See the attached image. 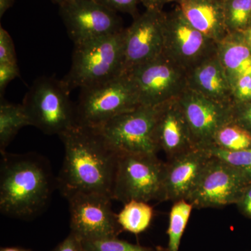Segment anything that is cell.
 <instances>
[{"label":"cell","mask_w":251,"mask_h":251,"mask_svg":"<svg viewBox=\"0 0 251 251\" xmlns=\"http://www.w3.org/2000/svg\"><path fill=\"white\" fill-rule=\"evenodd\" d=\"M15 4V0H0V18L4 16L5 13L12 7Z\"/></svg>","instance_id":"obj_35"},{"label":"cell","mask_w":251,"mask_h":251,"mask_svg":"<svg viewBox=\"0 0 251 251\" xmlns=\"http://www.w3.org/2000/svg\"><path fill=\"white\" fill-rule=\"evenodd\" d=\"M30 126L25 110L22 104H14L1 99L0 104V151L5 150L12 141L18 131Z\"/></svg>","instance_id":"obj_20"},{"label":"cell","mask_w":251,"mask_h":251,"mask_svg":"<svg viewBox=\"0 0 251 251\" xmlns=\"http://www.w3.org/2000/svg\"><path fill=\"white\" fill-rule=\"evenodd\" d=\"M216 55L231 87L241 77L251 74V49L242 33H230L218 42Z\"/></svg>","instance_id":"obj_19"},{"label":"cell","mask_w":251,"mask_h":251,"mask_svg":"<svg viewBox=\"0 0 251 251\" xmlns=\"http://www.w3.org/2000/svg\"><path fill=\"white\" fill-rule=\"evenodd\" d=\"M243 36H244V39H245L246 42L247 43L248 45L250 46L251 49V25L250 27L248 28L247 30L242 33Z\"/></svg>","instance_id":"obj_36"},{"label":"cell","mask_w":251,"mask_h":251,"mask_svg":"<svg viewBox=\"0 0 251 251\" xmlns=\"http://www.w3.org/2000/svg\"><path fill=\"white\" fill-rule=\"evenodd\" d=\"M232 103L251 100V74L241 77L232 86Z\"/></svg>","instance_id":"obj_30"},{"label":"cell","mask_w":251,"mask_h":251,"mask_svg":"<svg viewBox=\"0 0 251 251\" xmlns=\"http://www.w3.org/2000/svg\"><path fill=\"white\" fill-rule=\"evenodd\" d=\"M134 81L140 103L158 106L178 99L188 88V72L164 54L128 73Z\"/></svg>","instance_id":"obj_9"},{"label":"cell","mask_w":251,"mask_h":251,"mask_svg":"<svg viewBox=\"0 0 251 251\" xmlns=\"http://www.w3.org/2000/svg\"><path fill=\"white\" fill-rule=\"evenodd\" d=\"M176 0H142V4L146 9L163 10V6Z\"/></svg>","instance_id":"obj_34"},{"label":"cell","mask_w":251,"mask_h":251,"mask_svg":"<svg viewBox=\"0 0 251 251\" xmlns=\"http://www.w3.org/2000/svg\"><path fill=\"white\" fill-rule=\"evenodd\" d=\"M205 150L211 156L226 162L251 180V148L237 151H226L214 147Z\"/></svg>","instance_id":"obj_25"},{"label":"cell","mask_w":251,"mask_h":251,"mask_svg":"<svg viewBox=\"0 0 251 251\" xmlns=\"http://www.w3.org/2000/svg\"><path fill=\"white\" fill-rule=\"evenodd\" d=\"M72 234L80 241L116 237L117 214L112 210L110 196L99 193H77L67 197Z\"/></svg>","instance_id":"obj_12"},{"label":"cell","mask_w":251,"mask_h":251,"mask_svg":"<svg viewBox=\"0 0 251 251\" xmlns=\"http://www.w3.org/2000/svg\"><path fill=\"white\" fill-rule=\"evenodd\" d=\"M211 147L229 151L251 148V134L240 126L230 122L220 128L214 136Z\"/></svg>","instance_id":"obj_23"},{"label":"cell","mask_w":251,"mask_h":251,"mask_svg":"<svg viewBox=\"0 0 251 251\" xmlns=\"http://www.w3.org/2000/svg\"><path fill=\"white\" fill-rule=\"evenodd\" d=\"M1 251H28L23 250V249H17V248H6V249H1Z\"/></svg>","instance_id":"obj_37"},{"label":"cell","mask_w":251,"mask_h":251,"mask_svg":"<svg viewBox=\"0 0 251 251\" xmlns=\"http://www.w3.org/2000/svg\"><path fill=\"white\" fill-rule=\"evenodd\" d=\"M188 88L215 101L232 103V87L217 55L188 71Z\"/></svg>","instance_id":"obj_17"},{"label":"cell","mask_w":251,"mask_h":251,"mask_svg":"<svg viewBox=\"0 0 251 251\" xmlns=\"http://www.w3.org/2000/svg\"><path fill=\"white\" fill-rule=\"evenodd\" d=\"M166 163L156 154H118L112 200L162 202Z\"/></svg>","instance_id":"obj_6"},{"label":"cell","mask_w":251,"mask_h":251,"mask_svg":"<svg viewBox=\"0 0 251 251\" xmlns=\"http://www.w3.org/2000/svg\"><path fill=\"white\" fill-rule=\"evenodd\" d=\"M211 158L205 150L194 148L168 160L163 181V201L187 200Z\"/></svg>","instance_id":"obj_15"},{"label":"cell","mask_w":251,"mask_h":251,"mask_svg":"<svg viewBox=\"0 0 251 251\" xmlns=\"http://www.w3.org/2000/svg\"><path fill=\"white\" fill-rule=\"evenodd\" d=\"M81 242L85 251H155V249L130 244L117 239V237L81 241Z\"/></svg>","instance_id":"obj_26"},{"label":"cell","mask_w":251,"mask_h":251,"mask_svg":"<svg viewBox=\"0 0 251 251\" xmlns=\"http://www.w3.org/2000/svg\"><path fill=\"white\" fill-rule=\"evenodd\" d=\"M232 122L240 126L251 134V100L232 103Z\"/></svg>","instance_id":"obj_27"},{"label":"cell","mask_w":251,"mask_h":251,"mask_svg":"<svg viewBox=\"0 0 251 251\" xmlns=\"http://www.w3.org/2000/svg\"><path fill=\"white\" fill-rule=\"evenodd\" d=\"M125 29L74 45L72 67L62 79L69 90L90 87L124 74Z\"/></svg>","instance_id":"obj_3"},{"label":"cell","mask_w":251,"mask_h":251,"mask_svg":"<svg viewBox=\"0 0 251 251\" xmlns=\"http://www.w3.org/2000/svg\"><path fill=\"white\" fill-rule=\"evenodd\" d=\"M236 205L243 216L251 219V184L243 193Z\"/></svg>","instance_id":"obj_32"},{"label":"cell","mask_w":251,"mask_h":251,"mask_svg":"<svg viewBox=\"0 0 251 251\" xmlns=\"http://www.w3.org/2000/svg\"><path fill=\"white\" fill-rule=\"evenodd\" d=\"M140 105L139 95L130 74L80 89L75 105V125L98 128L114 117Z\"/></svg>","instance_id":"obj_4"},{"label":"cell","mask_w":251,"mask_h":251,"mask_svg":"<svg viewBox=\"0 0 251 251\" xmlns=\"http://www.w3.org/2000/svg\"><path fill=\"white\" fill-rule=\"evenodd\" d=\"M59 137L64 158L58 184L64 197L85 193L111 198L118 154L97 130L75 125Z\"/></svg>","instance_id":"obj_1"},{"label":"cell","mask_w":251,"mask_h":251,"mask_svg":"<svg viewBox=\"0 0 251 251\" xmlns=\"http://www.w3.org/2000/svg\"><path fill=\"white\" fill-rule=\"evenodd\" d=\"M218 1H221V2H224V1H226V0H218Z\"/></svg>","instance_id":"obj_40"},{"label":"cell","mask_w":251,"mask_h":251,"mask_svg":"<svg viewBox=\"0 0 251 251\" xmlns=\"http://www.w3.org/2000/svg\"><path fill=\"white\" fill-rule=\"evenodd\" d=\"M99 4L115 11L130 15L134 18L139 16L138 6L142 0H95Z\"/></svg>","instance_id":"obj_28"},{"label":"cell","mask_w":251,"mask_h":251,"mask_svg":"<svg viewBox=\"0 0 251 251\" xmlns=\"http://www.w3.org/2000/svg\"><path fill=\"white\" fill-rule=\"evenodd\" d=\"M165 18L163 10L146 9L125 29L124 74L163 54Z\"/></svg>","instance_id":"obj_13"},{"label":"cell","mask_w":251,"mask_h":251,"mask_svg":"<svg viewBox=\"0 0 251 251\" xmlns=\"http://www.w3.org/2000/svg\"><path fill=\"white\" fill-rule=\"evenodd\" d=\"M54 251H85L80 239L71 234Z\"/></svg>","instance_id":"obj_33"},{"label":"cell","mask_w":251,"mask_h":251,"mask_svg":"<svg viewBox=\"0 0 251 251\" xmlns=\"http://www.w3.org/2000/svg\"><path fill=\"white\" fill-rule=\"evenodd\" d=\"M0 210L6 215L27 219L40 213L52 191L49 168L31 154L1 153Z\"/></svg>","instance_id":"obj_2"},{"label":"cell","mask_w":251,"mask_h":251,"mask_svg":"<svg viewBox=\"0 0 251 251\" xmlns=\"http://www.w3.org/2000/svg\"><path fill=\"white\" fill-rule=\"evenodd\" d=\"M178 100L196 148H211L220 128L232 122V103L215 101L188 88Z\"/></svg>","instance_id":"obj_14"},{"label":"cell","mask_w":251,"mask_h":251,"mask_svg":"<svg viewBox=\"0 0 251 251\" xmlns=\"http://www.w3.org/2000/svg\"><path fill=\"white\" fill-rule=\"evenodd\" d=\"M153 216L152 206L143 201H131L125 203L117 214V222L127 232L139 234L148 228Z\"/></svg>","instance_id":"obj_21"},{"label":"cell","mask_w":251,"mask_h":251,"mask_svg":"<svg viewBox=\"0 0 251 251\" xmlns=\"http://www.w3.org/2000/svg\"><path fill=\"white\" fill-rule=\"evenodd\" d=\"M225 24L230 33H244L251 25V0H226L223 2Z\"/></svg>","instance_id":"obj_24"},{"label":"cell","mask_w":251,"mask_h":251,"mask_svg":"<svg viewBox=\"0 0 251 251\" xmlns=\"http://www.w3.org/2000/svg\"><path fill=\"white\" fill-rule=\"evenodd\" d=\"M51 1H52V2L59 5L61 2H62V0H51Z\"/></svg>","instance_id":"obj_39"},{"label":"cell","mask_w":251,"mask_h":251,"mask_svg":"<svg viewBox=\"0 0 251 251\" xmlns=\"http://www.w3.org/2000/svg\"><path fill=\"white\" fill-rule=\"evenodd\" d=\"M17 63L14 41L9 32L0 27V64Z\"/></svg>","instance_id":"obj_29"},{"label":"cell","mask_w":251,"mask_h":251,"mask_svg":"<svg viewBox=\"0 0 251 251\" xmlns=\"http://www.w3.org/2000/svg\"><path fill=\"white\" fill-rule=\"evenodd\" d=\"M59 11L74 45L125 29L117 12L95 0H62Z\"/></svg>","instance_id":"obj_11"},{"label":"cell","mask_w":251,"mask_h":251,"mask_svg":"<svg viewBox=\"0 0 251 251\" xmlns=\"http://www.w3.org/2000/svg\"><path fill=\"white\" fill-rule=\"evenodd\" d=\"M217 43L193 27L177 6L166 13L163 54L187 71L216 54Z\"/></svg>","instance_id":"obj_10"},{"label":"cell","mask_w":251,"mask_h":251,"mask_svg":"<svg viewBox=\"0 0 251 251\" xmlns=\"http://www.w3.org/2000/svg\"><path fill=\"white\" fill-rule=\"evenodd\" d=\"M188 23L216 43L228 34L225 24L224 4L218 0H176Z\"/></svg>","instance_id":"obj_18"},{"label":"cell","mask_w":251,"mask_h":251,"mask_svg":"<svg viewBox=\"0 0 251 251\" xmlns=\"http://www.w3.org/2000/svg\"><path fill=\"white\" fill-rule=\"evenodd\" d=\"M161 105H140L94 128L117 154H156L160 151L156 130Z\"/></svg>","instance_id":"obj_7"},{"label":"cell","mask_w":251,"mask_h":251,"mask_svg":"<svg viewBox=\"0 0 251 251\" xmlns=\"http://www.w3.org/2000/svg\"><path fill=\"white\" fill-rule=\"evenodd\" d=\"M251 180L223 160L211 156L186 201L196 209L236 204Z\"/></svg>","instance_id":"obj_8"},{"label":"cell","mask_w":251,"mask_h":251,"mask_svg":"<svg viewBox=\"0 0 251 251\" xmlns=\"http://www.w3.org/2000/svg\"><path fill=\"white\" fill-rule=\"evenodd\" d=\"M63 80L36 79L25 95L23 106L30 126L47 135H60L75 125V106Z\"/></svg>","instance_id":"obj_5"},{"label":"cell","mask_w":251,"mask_h":251,"mask_svg":"<svg viewBox=\"0 0 251 251\" xmlns=\"http://www.w3.org/2000/svg\"><path fill=\"white\" fill-rule=\"evenodd\" d=\"M156 133L159 150L168 160L196 148L178 99L162 104Z\"/></svg>","instance_id":"obj_16"},{"label":"cell","mask_w":251,"mask_h":251,"mask_svg":"<svg viewBox=\"0 0 251 251\" xmlns=\"http://www.w3.org/2000/svg\"><path fill=\"white\" fill-rule=\"evenodd\" d=\"M20 76V69L18 63L0 64V94L1 97L10 82Z\"/></svg>","instance_id":"obj_31"},{"label":"cell","mask_w":251,"mask_h":251,"mask_svg":"<svg viewBox=\"0 0 251 251\" xmlns=\"http://www.w3.org/2000/svg\"><path fill=\"white\" fill-rule=\"evenodd\" d=\"M155 251H168V248H163L161 247H157L155 249Z\"/></svg>","instance_id":"obj_38"},{"label":"cell","mask_w":251,"mask_h":251,"mask_svg":"<svg viewBox=\"0 0 251 251\" xmlns=\"http://www.w3.org/2000/svg\"><path fill=\"white\" fill-rule=\"evenodd\" d=\"M193 204L186 200L173 202L169 216L167 234L168 236V249L169 251H179L181 239L192 212Z\"/></svg>","instance_id":"obj_22"}]
</instances>
